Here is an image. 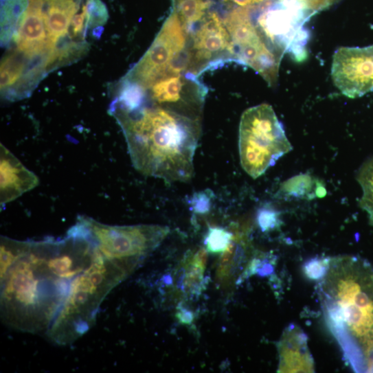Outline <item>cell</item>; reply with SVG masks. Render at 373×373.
Wrapping results in <instances>:
<instances>
[{
	"mask_svg": "<svg viewBox=\"0 0 373 373\" xmlns=\"http://www.w3.org/2000/svg\"><path fill=\"white\" fill-rule=\"evenodd\" d=\"M94 247L69 230L63 238L0 240V312L3 322L23 332H47L73 280L91 263Z\"/></svg>",
	"mask_w": 373,
	"mask_h": 373,
	"instance_id": "1",
	"label": "cell"
},
{
	"mask_svg": "<svg viewBox=\"0 0 373 373\" xmlns=\"http://www.w3.org/2000/svg\"><path fill=\"white\" fill-rule=\"evenodd\" d=\"M112 113L138 172L167 183L192 179L201 120L147 102L133 111Z\"/></svg>",
	"mask_w": 373,
	"mask_h": 373,
	"instance_id": "2",
	"label": "cell"
},
{
	"mask_svg": "<svg viewBox=\"0 0 373 373\" xmlns=\"http://www.w3.org/2000/svg\"><path fill=\"white\" fill-rule=\"evenodd\" d=\"M326 260L318 294L327 326L352 368L373 372V267L356 256Z\"/></svg>",
	"mask_w": 373,
	"mask_h": 373,
	"instance_id": "3",
	"label": "cell"
},
{
	"mask_svg": "<svg viewBox=\"0 0 373 373\" xmlns=\"http://www.w3.org/2000/svg\"><path fill=\"white\" fill-rule=\"evenodd\" d=\"M94 251L91 263L73 280L60 312L46 332L57 345H70L86 334L95 324L106 297L130 277L95 249Z\"/></svg>",
	"mask_w": 373,
	"mask_h": 373,
	"instance_id": "4",
	"label": "cell"
},
{
	"mask_svg": "<svg viewBox=\"0 0 373 373\" xmlns=\"http://www.w3.org/2000/svg\"><path fill=\"white\" fill-rule=\"evenodd\" d=\"M70 230L80 234L105 258L130 276L168 236L170 229L159 225H110L79 216Z\"/></svg>",
	"mask_w": 373,
	"mask_h": 373,
	"instance_id": "5",
	"label": "cell"
},
{
	"mask_svg": "<svg viewBox=\"0 0 373 373\" xmlns=\"http://www.w3.org/2000/svg\"><path fill=\"white\" fill-rule=\"evenodd\" d=\"M293 150L273 107L262 104L244 111L239 126L238 150L244 171L262 177Z\"/></svg>",
	"mask_w": 373,
	"mask_h": 373,
	"instance_id": "6",
	"label": "cell"
},
{
	"mask_svg": "<svg viewBox=\"0 0 373 373\" xmlns=\"http://www.w3.org/2000/svg\"><path fill=\"white\" fill-rule=\"evenodd\" d=\"M188 34L174 11L150 48L126 79L144 88L148 87L188 53Z\"/></svg>",
	"mask_w": 373,
	"mask_h": 373,
	"instance_id": "7",
	"label": "cell"
},
{
	"mask_svg": "<svg viewBox=\"0 0 373 373\" xmlns=\"http://www.w3.org/2000/svg\"><path fill=\"white\" fill-rule=\"evenodd\" d=\"M190 71L199 76L225 61L234 60L230 35L223 20L208 12L188 33Z\"/></svg>",
	"mask_w": 373,
	"mask_h": 373,
	"instance_id": "8",
	"label": "cell"
},
{
	"mask_svg": "<svg viewBox=\"0 0 373 373\" xmlns=\"http://www.w3.org/2000/svg\"><path fill=\"white\" fill-rule=\"evenodd\" d=\"M331 76L337 88L350 98L373 91V45L338 49L333 56Z\"/></svg>",
	"mask_w": 373,
	"mask_h": 373,
	"instance_id": "9",
	"label": "cell"
},
{
	"mask_svg": "<svg viewBox=\"0 0 373 373\" xmlns=\"http://www.w3.org/2000/svg\"><path fill=\"white\" fill-rule=\"evenodd\" d=\"M40 183L36 174L3 144L0 145V203L1 207L36 188Z\"/></svg>",
	"mask_w": 373,
	"mask_h": 373,
	"instance_id": "10",
	"label": "cell"
},
{
	"mask_svg": "<svg viewBox=\"0 0 373 373\" xmlns=\"http://www.w3.org/2000/svg\"><path fill=\"white\" fill-rule=\"evenodd\" d=\"M44 0H29V6L19 27L16 42L21 53L34 58L49 53L47 34L43 15Z\"/></svg>",
	"mask_w": 373,
	"mask_h": 373,
	"instance_id": "11",
	"label": "cell"
},
{
	"mask_svg": "<svg viewBox=\"0 0 373 373\" xmlns=\"http://www.w3.org/2000/svg\"><path fill=\"white\" fill-rule=\"evenodd\" d=\"M279 372H313L314 361L307 343V336L298 326L291 325L278 343Z\"/></svg>",
	"mask_w": 373,
	"mask_h": 373,
	"instance_id": "12",
	"label": "cell"
},
{
	"mask_svg": "<svg viewBox=\"0 0 373 373\" xmlns=\"http://www.w3.org/2000/svg\"><path fill=\"white\" fill-rule=\"evenodd\" d=\"M78 10V0H44L43 15L50 50L56 49L58 42L66 36Z\"/></svg>",
	"mask_w": 373,
	"mask_h": 373,
	"instance_id": "13",
	"label": "cell"
},
{
	"mask_svg": "<svg viewBox=\"0 0 373 373\" xmlns=\"http://www.w3.org/2000/svg\"><path fill=\"white\" fill-rule=\"evenodd\" d=\"M326 193V189L320 181L308 174L298 175L286 181L279 191V194L284 198L308 200L324 197Z\"/></svg>",
	"mask_w": 373,
	"mask_h": 373,
	"instance_id": "14",
	"label": "cell"
},
{
	"mask_svg": "<svg viewBox=\"0 0 373 373\" xmlns=\"http://www.w3.org/2000/svg\"><path fill=\"white\" fill-rule=\"evenodd\" d=\"M243 257L242 243L234 237L227 250L222 253L216 271L218 283L224 287L229 286Z\"/></svg>",
	"mask_w": 373,
	"mask_h": 373,
	"instance_id": "15",
	"label": "cell"
},
{
	"mask_svg": "<svg viewBox=\"0 0 373 373\" xmlns=\"http://www.w3.org/2000/svg\"><path fill=\"white\" fill-rule=\"evenodd\" d=\"M174 10L188 34L209 12L208 0H174Z\"/></svg>",
	"mask_w": 373,
	"mask_h": 373,
	"instance_id": "16",
	"label": "cell"
},
{
	"mask_svg": "<svg viewBox=\"0 0 373 373\" xmlns=\"http://www.w3.org/2000/svg\"><path fill=\"white\" fill-rule=\"evenodd\" d=\"M2 41L11 38L29 6V0H1Z\"/></svg>",
	"mask_w": 373,
	"mask_h": 373,
	"instance_id": "17",
	"label": "cell"
},
{
	"mask_svg": "<svg viewBox=\"0 0 373 373\" xmlns=\"http://www.w3.org/2000/svg\"><path fill=\"white\" fill-rule=\"evenodd\" d=\"M185 269L181 272L179 286L181 290L188 296H198L205 287L204 273L205 268L196 264L191 255L188 256L185 262Z\"/></svg>",
	"mask_w": 373,
	"mask_h": 373,
	"instance_id": "18",
	"label": "cell"
},
{
	"mask_svg": "<svg viewBox=\"0 0 373 373\" xmlns=\"http://www.w3.org/2000/svg\"><path fill=\"white\" fill-rule=\"evenodd\" d=\"M357 180L363 191L359 206L366 212L370 224L373 226V157L367 159L359 168Z\"/></svg>",
	"mask_w": 373,
	"mask_h": 373,
	"instance_id": "19",
	"label": "cell"
},
{
	"mask_svg": "<svg viewBox=\"0 0 373 373\" xmlns=\"http://www.w3.org/2000/svg\"><path fill=\"white\" fill-rule=\"evenodd\" d=\"M235 235L221 227H210L204 240L207 251L212 254L223 253L232 242Z\"/></svg>",
	"mask_w": 373,
	"mask_h": 373,
	"instance_id": "20",
	"label": "cell"
},
{
	"mask_svg": "<svg viewBox=\"0 0 373 373\" xmlns=\"http://www.w3.org/2000/svg\"><path fill=\"white\" fill-rule=\"evenodd\" d=\"M25 70L24 61L18 56L5 58L1 65V89L5 91L20 81Z\"/></svg>",
	"mask_w": 373,
	"mask_h": 373,
	"instance_id": "21",
	"label": "cell"
},
{
	"mask_svg": "<svg viewBox=\"0 0 373 373\" xmlns=\"http://www.w3.org/2000/svg\"><path fill=\"white\" fill-rule=\"evenodd\" d=\"M108 17L106 7L101 0H87V25L91 28L102 26Z\"/></svg>",
	"mask_w": 373,
	"mask_h": 373,
	"instance_id": "22",
	"label": "cell"
},
{
	"mask_svg": "<svg viewBox=\"0 0 373 373\" xmlns=\"http://www.w3.org/2000/svg\"><path fill=\"white\" fill-rule=\"evenodd\" d=\"M214 194L210 189L195 192L188 200V203L194 214H207L212 207Z\"/></svg>",
	"mask_w": 373,
	"mask_h": 373,
	"instance_id": "23",
	"label": "cell"
},
{
	"mask_svg": "<svg viewBox=\"0 0 373 373\" xmlns=\"http://www.w3.org/2000/svg\"><path fill=\"white\" fill-rule=\"evenodd\" d=\"M258 221L262 231H267L275 227L278 221V214L273 209L263 207L258 212Z\"/></svg>",
	"mask_w": 373,
	"mask_h": 373,
	"instance_id": "24",
	"label": "cell"
},
{
	"mask_svg": "<svg viewBox=\"0 0 373 373\" xmlns=\"http://www.w3.org/2000/svg\"><path fill=\"white\" fill-rule=\"evenodd\" d=\"M327 260H313L308 263L306 272L312 279H320L325 273Z\"/></svg>",
	"mask_w": 373,
	"mask_h": 373,
	"instance_id": "25",
	"label": "cell"
},
{
	"mask_svg": "<svg viewBox=\"0 0 373 373\" xmlns=\"http://www.w3.org/2000/svg\"><path fill=\"white\" fill-rule=\"evenodd\" d=\"M87 4L82 6L81 13L76 14L71 21V27L74 36H78L87 25Z\"/></svg>",
	"mask_w": 373,
	"mask_h": 373,
	"instance_id": "26",
	"label": "cell"
},
{
	"mask_svg": "<svg viewBox=\"0 0 373 373\" xmlns=\"http://www.w3.org/2000/svg\"><path fill=\"white\" fill-rule=\"evenodd\" d=\"M176 316L178 320L184 325L190 326L194 320L193 312L182 304L178 306Z\"/></svg>",
	"mask_w": 373,
	"mask_h": 373,
	"instance_id": "27",
	"label": "cell"
}]
</instances>
